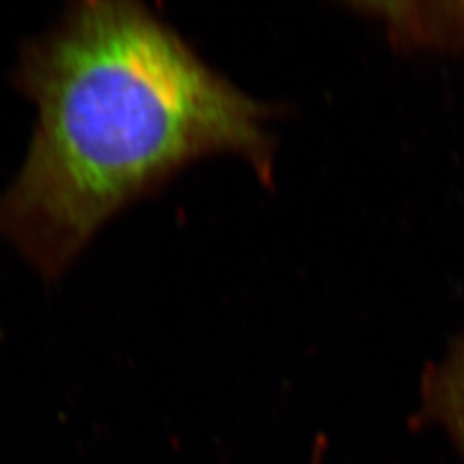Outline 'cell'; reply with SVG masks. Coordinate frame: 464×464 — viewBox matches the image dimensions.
<instances>
[{
    "instance_id": "6da1fadb",
    "label": "cell",
    "mask_w": 464,
    "mask_h": 464,
    "mask_svg": "<svg viewBox=\"0 0 464 464\" xmlns=\"http://www.w3.org/2000/svg\"><path fill=\"white\" fill-rule=\"evenodd\" d=\"M14 83L38 121L0 198V232L47 279L103 222L197 159L236 153L270 183V107L207 66L141 4H72L24 45Z\"/></svg>"
},
{
    "instance_id": "7a4b0ae2",
    "label": "cell",
    "mask_w": 464,
    "mask_h": 464,
    "mask_svg": "<svg viewBox=\"0 0 464 464\" xmlns=\"http://www.w3.org/2000/svg\"><path fill=\"white\" fill-rule=\"evenodd\" d=\"M425 415L448 431L464 454V346L431 373L425 387Z\"/></svg>"
}]
</instances>
